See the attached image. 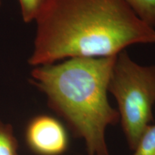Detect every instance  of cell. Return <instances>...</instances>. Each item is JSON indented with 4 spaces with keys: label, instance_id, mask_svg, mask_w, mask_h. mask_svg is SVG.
<instances>
[{
    "label": "cell",
    "instance_id": "obj_1",
    "mask_svg": "<svg viewBox=\"0 0 155 155\" xmlns=\"http://www.w3.org/2000/svg\"><path fill=\"white\" fill-rule=\"evenodd\" d=\"M34 67L73 58L117 55L129 46L155 43V29L124 0H46L35 19Z\"/></svg>",
    "mask_w": 155,
    "mask_h": 155
},
{
    "label": "cell",
    "instance_id": "obj_2",
    "mask_svg": "<svg viewBox=\"0 0 155 155\" xmlns=\"http://www.w3.org/2000/svg\"><path fill=\"white\" fill-rule=\"evenodd\" d=\"M116 56L69 58L34 67L30 74L50 107L84 140L88 155H109L106 130L120 119L107 96Z\"/></svg>",
    "mask_w": 155,
    "mask_h": 155
},
{
    "label": "cell",
    "instance_id": "obj_3",
    "mask_svg": "<svg viewBox=\"0 0 155 155\" xmlns=\"http://www.w3.org/2000/svg\"><path fill=\"white\" fill-rule=\"evenodd\" d=\"M108 91L117 101L124 132L134 150L153 120L155 65H139L124 50L116 56Z\"/></svg>",
    "mask_w": 155,
    "mask_h": 155
},
{
    "label": "cell",
    "instance_id": "obj_4",
    "mask_svg": "<svg viewBox=\"0 0 155 155\" xmlns=\"http://www.w3.org/2000/svg\"><path fill=\"white\" fill-rule=\"evenodd\" d=\"M26 141L32 152L39 155H60L66 150L68 135L63 124L55 118L40 115L28 124Z\"/></svg>",
    "mask_w": 155,
    "mask_h": 155
},
{
    "label": "cell",
    "instance_id": "obj_5",
    "mask_svg": "<svg viewBox=\"0 0 155 155\" xmlns=\"http://www.w3.org/2000/svg\"><path fill=\"white\" fill-rule=\"evenodd\" d=\"M143 22L155 29V0H124Z\"/></svg>",
    "mask_w": 155,
    "mask_h": 155
},
{
    "label": "cell",
    "instance_id": "obj_6",
    "mask_svg": "<svg viewBox=\"0 0 155 155\" xmlns=\"http://www.w3.org/2000/svg\"><path fill=\"white\" fill-rule=\"evenodd\" d=\"M0 155H18V143L10 124L0 120Z\"/></svg>",
    "mask_w": 155,
    "mask_h": 155
},
{
    "label": "cell",
    "instance_id": "obj_7",
    "mask_svg": "<svg viewBox=\"0 0 155 155\" xmlns=\"http://www.w3.org/2000/svg\"><path fill=\"white\" fill-rule=\"evenodd\" d=\"M134 150V155H155V124L148 126Z\"/></svg>",
    "mask_w": 155,
    "mask_h": 155
},
{
    "label": "cell",
    "instance_id": "obj_8",
    "mask_svg": "<svg viewBox=\"0 0 155 155\" xmlns=\"http://www.w3.org/2000/svg\"><path fill=\"white\" fill-rule=\"evenodd\" d=\"M23 21L29 23L35 21L46 0H18Z\"/></svg>",
    "mask_w": 155,
    "mask_h": 155
},
{
    "label": "cell",
    "instance_id": "obj_9",
    "mask_svg": "<svg viewBox=\"0 0 155 155\" xmlns=\"http://www.w3.org/2000/svg\"><path fill=\"white\" fill-rule=\"evenodd\" d=\"M1 3H2V0H0V5H1Z\"/></svg>",
    "mask_w": 155,
    "mask_h": 155
}]
</instances>
